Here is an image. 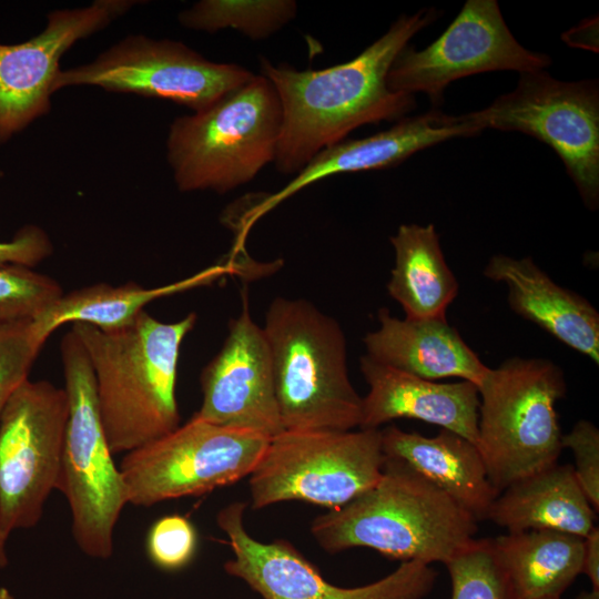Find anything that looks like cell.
<instances>
[{
    "mask_svg": "<svg viewBox=\"0 0 599 599\" xmlns=\"http://www.w3.org/2000/svg\"><path fill=\"white\" fill-rule=\"evenodd\" d=\"M69 417L64 388L27 379L0 414V534L8 540L42 518L60 474Z\"/></svg>",
    "mask_w": 599,
    "mask_h": 599,
    "instance_id": "cell-11",
    "label": "cell"
},
{
    "mask_svg": "<svg viewBox=\"0 0 599 599\" xmlns=\"http://www.w3.org/2000/svg\"><path fill=\"white\" fill-rule=\"evenodd\" d=\"M235 271L237 266L232 263L216 264L181 281L152 288L134 282L121 286L98 283L63 294L37 319L49 335L67 323L114 331L130 324L149 303L160 297L209 285Z\"/></svg>",
    "mask_w": 599,
    "mask_h": 599,
    "instance_id": "cell-25",
    "label": "cell"
},
{
    "mask_svg": "<svg viewBox=\"0 0 599 599\" xmlns=\"http://www.w3.org/2000/svg\"><path fill=\"white\" fill-rule=\"evenodd\" d=\"M359 369L368 393L362 400L361 429H379L397 418H414L454 432L476 444L479 393L468 380L437 383L380 364L364 355Z\"/></svg>",
    "mask_w": 599,
    "mask_h": 599,
    "instance_id": "cell-18",
    "label": "cell"
},
{
    "mask_svg": "<svg viewBox=\"0 0 599 599\" xmlns=\"http://www.w3.org/2000/svg\"><path fill=\"white\" fill-rule=\"evenodd\" d=\"M480 131H517L548 144L562 160L585 206L599 205L597 80L564 82L544 70L520 73L517 87L467 113Z\"/></svg>",
    "mask_w": 599,
    "mask_h": 599,
    "instance_id": "cell-10",
    "label": "cell"
},
{
    "mask_svg": "<svg viewBox=\"0 0 599 599\" xmlns=\"http://www.w3.org/2000/svg\"><path fill=\"white\" fill-rule=\"evenodd\" d=\"M0 599H14V597L7 588L0 587Z\"/></svg>",
    "mask_w": 599,
    "mask_h": 599,
    "instance_id": "cell-36",
    "label": "cell"
},
{
    "mask_svg": "<svg viewBox=\"0 0 599 599\" xmlns=\"http://www.w3.org/2000/svg\"><path fill=\"white\" fill-rule=\"evenodd\" d=\"M296 13L293 0H202L180 12L179 21L204 32L230 28L258 41L280 31Z\"/></svg>",
    "mask_w": 599,
    "mask_h": 599,
    "instance_id": "cell-26",
    "label": "cell"
},
{
    "mask_svg": "<svg viewBox=\"0 0 599 599\" xmlns=\"http://www.w3.org/2000/svg\"><path fill=\"white\" fill-rule=\"evenodd\" d=\"M395 265L387 292L412 319L446 318L459 285L433 224H402L389 237Z\"/></svg>",
    "mask_w": 599,
    "mask_h": 599,
    "instance_id": "cell-23",
    "label": "cell"
},
{
    "mask_svg": "<svg viewBox=\"0 0 599 599\" xmlns=\"http://www.w3.org/2000/svg\"><path fill=\"white\" fill-rule=\"evenodd\" d=\"M577 599H599V590L591 589L590 591H582Z\"/></svg>",
    "mask_w": 599,
    "mask_h": 599,
    "instance_id": "cell-35",
    "label": "cell"
},
{
    "mask_svg": "<svg viewBox=\"0 0 599 599\" xmlns=\"http://www.w3.org/2000/svg\"><path fill=\"white\" fill-rule=\"evenodd\" d=\"M145 549L160 569L174 571L187 566L197 549V532L184 516L173 514L158 519L150 528Z\"/></svg>",
    "mask_w": 599,
    "mask_h": 599,
    "instance_id": "cell-30",
    "label": "cell"
},
{
    "mask_svg": "<svg viewBox=\"0 0 599 599\" xmlns=\"http://www.w3.org/2000/svg\"><path fill=\"white\" fill-rule=\"evenodd\" d=\"M596 517L572 465L557 461L504 489L486 520L510 534L550 529L583 538L596 526Z\"/></svg>",
    "mask_w": 599,
    "mask_h": 599,
    "instance_id": "cell-22",
    "label": "cell"
},
{
    "mask_svg": "<svg viewBox=\"0 0 599 599\" xmlns=\"http://www.w3.org/2000/svg\"><path fill=\"white\" fill-rule=\"evenodd\" d=\"M49 336L37 318L0 325V414L13 392L29 379ZM6 551L7 540L0 534V559Z\"/></svg>",
    "mask_w": 599,
    "mask_h": 599,
    "instance_id": "cell-28",
    "label": "cell"
},
{
    "mask_svg": "<svg viewBox=\"0 0 599 599\" xmlns=\"http://www.w3.org/2000/svg\"><path fill=\"white\" fill-rule=\"evenodd\" d=\"M385 458L380 429L284 430L250 475L252 507L302 500L338 509L379 480Z\"/></svg>",
    "mask_w": 599,
    "mask_h": 599,
    "instance_id": "cell-8",
    "label": "cell"
},
{
    "mask_svg": "<svg viewBox=\"0 0 599 599\" xmlns=\"http://www.w3.org/2000/svg\"><path fill=\"white\" fill-rule=\"evenodd\" d=\"M245 508L244 502L235 501L216 516L233 552L224 569L263 599H424L435 586L436 570L418 560L402 561L393 572L365 586H335L291 542L253 538L243 524Z\"/></svg>",
    "mask_w": 599,
    "mask_h": 599,
    "instance_id": "cell-14",
    "label": "cell"
},
{
    "mask_svg": "<svg viewBox=\"0 0 599 599\" xmlns=\"http://www.w3.org/2000/svg\"><path fill=\"white\" fill-rule=\"evenodd\" d=\"M136 1L97 0L88 7L55 10L44 30L19 44H0V141L50 111L62 54L125 13Z\"/></svg>",
    "mask_w": 599,
    "mask_h": 599,
    "instance_id": "cell-16",
    "label": "cell"
},
{
    "mask_svg": "<svg viewBox=\"0 0 599 599\" xmlns=\"http://www.w3.org/2000/svg\"><path fill=\"white\" fill-rule=\"evenodd\" d=\"M484 275L508 286V304L573 351L599 363V313L581 295L558 285L531 257L496 254Z\"/></svg>",
    "mask_w": 599,
    "mask_h": 599,
    "instance_id": "cell-19",
    "label": "cell"
},
{
    "mask_svg": "<svg viewBox=\"0 0 599 599\" xmlns=\"http://www.w3.org/2000/svg\"><path fill=\"white\" fill-rule=\"evenodd\" d=\"M490 540L517 599H560L581 573L582 537L537 529Z\"/></svg>",
    "mask_w": 599,
    "mask_h": 599,
    "instance_id": "cell-24",
    "label": "cell"
},
{
    "mask_svg": "<svg viewBox=\"0 0 599 599\" xmlns=\"http://www.w3.org/2000/svg\"><path fill=\"white\" fill-rule=\"evenodd\" d=\"M270 437L194 415L176 429L124 454L119 466L129 504L200 496L250 476Z\"/></svg>",
    "mask_w": 599,
    "mask_h": 599,
    "instance_id": "cell-9",
    "label": "cell"
},
{
    "mask_svg": "<svg viewBox=\"0 0 599 599\" xmlns=\"http://www.w3.org/2000/svg\"><path fill=\"white\" fill-rule=\"evenodd\" d=\"M52 251L47 233L35 225H27L18 231L12 241L0 242V267L18 265L32 268Z\"/></svg>",
    "mask_w": 599,
    "mask_h": 599,
    "instance_id": "cell-32",
    "label": "cell"
},
{
    "mask_svg": "<svg viewBox=\"0 0 599 599\" xmlns=\"http://www.w3.org/2000/svg\"><path fill=\"white\" fill-rule=\"evenodd\" d=\"M597 19L590 20V21H583L578 27L571 29L566 34H564V39L567 43L573 47H581L586 48V41H588V45L590 50H596L598 48V44L595 43V31L597 32Z\"/></svg>",
    "mask_w": 599,
    "mask_h": 599,
    "instance_id": "cell-34",
    "label": "cell"
},
{
    "mask_svg": "<svg viewBox=\"0 0 599 599\" xmlns=\"http://www.w3.org/2000/svg\"><path fill=\"white\" fill-rule=\"evenodd\" d=\"M200 385L202 403L195 417L270 438L284 432L267 342L251 316L246 294L221 349L202 369Z\"/></svg>",
    "mask_w": 599,
    "mask_h": 599,
    "instance_id": "cell-15",
    "label": "cell"
},
{
    "mask_svg": "<svg viewBox=\"0 0 599 599\" xmlns=\"http://www.w3.org/2000/svg\"><path fill=\"white\" fill-rule=\"evenodd\" d=\"M253 75L238 64L210 61L180 41L130 35L90 63L60 70L52 92L95 85L110 92L167 99L196 112Z\"/></svg>",
    "mask_w": 599,
    "mask_h": 599,
    "instance_id": "cell-12",
    "label": "cell"
},
{
    "mask_svg": "<svg viewBox=\"0 0 599 599\" xmlns=\"http://www.w3.org/2000/svg\"><path fill=\"white\" fill-rule=\"evenodd\" d=\"M437 16L434 8L402 14L357 57L326 69L300 71L261 57V75L274 85L282 105L277 171L296 175L358 126L400 120L410 112L414 95L392 91L387 74L408 41Z\"/></svg>",
    "mask_w": 599,
    "mask_h": 599,
    "instance_id": "cell-1",
    "label": "cell"
},
{
    "mask_svg": "<svg viewBox=\"0 0 599 599\" xmlns=\"http://www.w3.org/2000/svg\"><path fill=\"white\" fill-rule=\"evenodd\" d=\"M69 417L57 490L71 511V531L90 558L113 555L115 525L128 501L125 484L113 460L101 420L94 374L73 331L61 341Z\"/></svg>",
    "mask_w": 599,
    "mask_h": 599,
    "instance_id": "cell-7",
    "label": "cell"
},
{
    "mask_svg": "<svg viewBox=\"0 0 599 599\" xmlns=\"http://www.w3.org/2000/svg\"><path fill=\"white\" fill-rule=\"evenodd\" d=\"M380 433L386 457L405 461L478 522L486 520L499 493L488 478L476 444L444 428L434 437L405 432L395 425L380 429Z\"/></svg>",
    "mask_w": 599,
    "mask_h": 599,
    "instance_id": "cell-21",
    "label": "cell"
},
{
    "mask_svg": "<svg viewBox=\"0 0 599 599\" xmlns=\"http://www.w3.org/2000/svg\"><path fill=\"white\" fill-rule=\"evenodd\" d=\"M63 291L54 278L30 267H0V325L34 319L50 308Z\"/></svg>",
    "mask_w": 599,
    "mask_h": 599,
    "instance_id": "cell-29",
    "label": "cell"
},
{
    "mask_svg": "<svg viewBox=\"0 0 599 599\" xmlns=\"http://www.w3.org/2000/svg\"><path fill=\"white\" fill-rule=\"evenodd\" d=\"M477 519L405 461L386 457L379 480L316 517L311 532L327 552L374 549L402 561L446 564L468 548Z\"/></svg>",
    "mask_w": 599,
    "mask_h": 599,
    "instance_id": "cell-3",
    "label": "cell"
},
{
    "mask_svg": "<svg viewBox=\"0 0 599 599\" xmlns=\"http://www.w3.org/2000/svg\"><path fill=\"white\" fill-rule=\"evenodd\" d=\"M562 448L571 449L577 480L595 511H599V430L590 420H578L562 434Z\"/></svg>",
    "mask_w": 599,
    "mask_h": 599,
    "instance_id": "cell-31",
    "label": "cell"
},
{
    "mask_svg": "<svg viewBox=\"0 0 599 599\" xmlns=\"http://www.w3.org/2000/svg\"><path fill=\"white\" fill-rule=\"evenodd\" d=\"M477 388L476 446L499 494L558 461L564 448L556 403L565 397L567 384L557 364L511 357L488 367Z\"/></svg>",
    "mask_w": 599,
    "mask_h": 599,
    "instance_id": "cell-6",
    "label": "cell"
},
{
    "mask_svg": "<svg viewBox=\"0 0 599 599\" xmlns=\"http://www.w3.org/2000/svg\"><path fill=\"white\" fill-rule=\"evenodd\" d=\"M445 566L450 578V599H517L490 538L475 539Z\"/></svg>",
    "mask_w": 599,
    "mask_h": 599,
    "instance_id": "cell-27",
    "label": "cell"
},
{
    "mask_svg": "<svg viewBox=\"0 0 599 599\" xmlns=\"http://www.w3.org/2000/svg\"><path fill=\"white\" fill-rule=\"evenodd\" d=\"M378 323L363 339L375 362L428 380L457 377L476 386L488 369L446 318H398L383 307Z\"/></svg>",
    "mask_w": 599,
    "mask_h": 599,
    "instance_id": "cell-20",
    "label": "cell"
},
{
    "mask_svg": "<svg viewBox=\"0 0 599 599\" xmlns=\"http://www.w3.org/2000/svg\"><path fill=\"white\" fill-rule=\"evenodd\" d=\"M284 430L359 427L363 397L348 376L339 323L304 298L275 297L262 326Z\"/></svg>",
    "mask_w": 599,
    "mask_h": 599,
    "instance_id": "cell-4",
    "label": "cell"
},
{
    "mask_svg": "<svg viewBox=\"0 0 599 599\" xmlns=\"http://www.w3.org/2000/svg\"><path fill=\"white\" fill-rule=\"evenodd\" d=\"M282 121L277 92L261 74L176 118L166 146L177 189L224 194L250 183L275 161Z\"/></svg>",
    "mask_w": 599,
    "mask_h": 599,
    "instance_id": "cell-5",
    "label": "cell"
},
{
    "mask_svg": "<svg viewBox=\"0 0 599 599\" xmlns=\"http://www.w3.org/2000/svg\"><path fill=\"white\" fill-rule=\"evenodd\" d=\"M549 55L524 48L507 27L496 0H468L448 28L423 50L406 45L394 60L387 85L423 92L439 104L448 84L488 71H541Z\"/></svg>",
    "mask_w": 599,
    "mask_h": 599,
    "instance_id": "cell-13",
    "label": "cell"
},
{
    "mask_svg": "<svg viewBox=\"0 0 599 599\" xmlns=\"http://www.w3.org/2000/svg\"><path fill=\"white\" fill-rule=\"evenodd\" d=\"M467 114L453 116L432 110L403 118L388 130L358 140L342 141L319 152L278 192L264 197L246 222L252 224L285 199L324 177L397 165L414 153L454 138L480 133Z\"/></svg>",
    "mask_w": 599,
    "mask_h": 599,
    "instance_id": "cell-17",
    "label": "cell"
},
{
    "mask_svg": "<svg viewBox=\"0 0 599 599\" xmlns=\"http://www.w3.org/2000/svg\"><path fill=\"white\" fill-rule=\"evenodd\" d=\"M196 319L190 313L165 323L142 311L114 331L72 324L94 374L100 416L113 455L126 454L181 425L177 362L182 342Z\"/></svg>",
    "mask_w": 599,
    "mask_h": 599,
    "instance_id": "cell-2",
    "label": "cell"
},
{
    "mask_svg": "<svg viewBox=\"0 0 599 599\" xmlns=\"http://www.w3.org/2000/svg\"><path fill=\"white\" fill-rule=\"evenodd\" d=\"M581 573L589 578L592 589L599 590V528L597 526L583 537Z\"/></svg>",
    "mask_w": 599,
    "mask_h": 599,
    "instance_id": "cell-33",
    "label": "cell"
}]
</instances>
